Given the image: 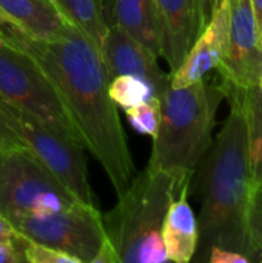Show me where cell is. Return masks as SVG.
<instances>
[{
    "instance_id": "cell-26",
    "label": "cell",
    "mask_w": 262,
    "mask_h": 263,
    "mask_svg": "<svg viewBox=\"0 0 262 263\" xmlns=\"http://www.w3.org/2000/svg\"><path fill=\"white\" fill-rule=\"evenodd\" d=\"M250 5H252V9H253L256 23L259 26V31H261L262 35V0H250Z\"/></svg>"
},
{
    "instance_id": "cell-4",
    "label": "cell",
    "mask_w": 262,
    "mask_h": 263,
    "mask_svg": "<svg viewBox=\"0 0 262 263\" xmlns=\"http://www.w3.org/2000/svg\"><path fill=\"white\" fill-rule=\"evenodd\" d=\"M224 99L221 83L205 77L184 88L168 85L161 97V122L147 168L193 174L213 142Z\"/></svg>"
},
{
    "instance_id": "cell-19",
    "label": "cell",
    "mask_w": 262,
    "mask_h": 263,
    "mask_svg": "<svg viewBox=\"0 0 262 263\" xmlns=\"http://www.w3.org/2000/svg\"><path fill=\"white\" fill-rule=\"evenodd\" d=\"M128 123L141 134L154 137L161 122V100L153 99L125 109Z\"/></svg>"
},
{
    "instance_id": "cell-20",
    "label": "cell",
    "mask_w": 262,
    "mask_h": 263,
    "mask_svg": "<svg viewBox=\"0 0 262 263\" xmlns=\"http://www.w3.org/2000/svg\"><path fill=\"white\" fill-rule=\"evenodd\" d=\"M17 243L23 253L25 262L28 263H79L77 259H74L73 256L62 253L59 250H54L51 247L37 243L25 237L23 234H19Z\"/></svg>"
},
{
    "instance_id": "cell-11",
    "label": "cell",
    "mask_w": 262,
    "mask_h": 263,
    "mask_svg": "<svg viewBox=\"0 0 262 263\" xmlns=\"http://www.w3.org/2000/svg\"><path fill=\"white\" fill-rule=\"evenodd\" d=\"M232 0H216L204 29L196 37L182 63L170 72V85L173 88L188 86L204 79L212 69H218L222 63L230 32Z\"/></svg>"
},
{
    "instance_id": "cell-5",
    "label": "cell",
    "mask_w": 262,
    "mask_h": 263,
    "mask_svg": "<svg viewBox=\"0 0 262 263\" xmlns=\"http://www.w3.org/2000/svg\"><path fill=\"white\" fill-rule=\"evenodd\" d=\"M79 203L26 146L0 148V213L5 217L51 214Z\"/></svg>"
},
{
    "instance_id": "cell-28",
    "label": "cell",
    "mask_w": 262,
    "mask_h": 263,
    "mask_svg": "<svg viewBox=\"0 0 262 263\" xmlns=\"http://www.w3.org/2000/svg\"><path fill=\"white\" fill-rule=\"evenodd\" d=\"M2 46H3V35H0V49H2Z\"/></svg>"
},
{
    "instance_id": "cell-27",
    "label": "cell",
    "mask_w": 262,
    "mask_h": 263,
    "mask_svg": "<svg viewBox=\"0 0 262 263\" xmlns=\"http://www.w3.org/2000/svg\"><path fill=\"white\" fill-rule=\"evenodd\" d=\"M0 25H2V26H3V25H11L9 18H8V17H6V15L2 12V11H0Z\"/></svg>"
},
{
    "instance_id": "cell-29",
    "label": "cell",
    "mask_w": 262,
    "mask_h": 263,
    "mask_svg": "<svg viewBox=\"0 0 262 263\" xmlns=\"http://www.w3.org/2000/svg\"><path fill=\"white\" fill-rule=\"evenodd\" d=\"M259 88H261V91H262V74H261V80H259V85H258Z\"/></svg>"
},
{
    "instance_id": "cell-9",
    "label": "cell",
    "mask_w": 262,
    "mask_h": 263,
    "mask_svg": "<svg viewBox=\"0 0 262 263\" xmlns=\"http://www.w3.org/2000/svg\"><path fill=\"white\" fill-rule=\"evenodd\" d=\"M221 83L258 86L262 74V35L250 0H232L229 46L218 68Z\"/></svg>"
},
{
    "instance_id": "cell-12",
    "label": "cell",
    "mask_w": 262,
    "mask_h": 263,
    "mask_svg": "<svg viewBox=\"0 0 262 263\" xmlns=\"http://www.w3.org/2000/svg\"><path fill=\"white\" fill-rule=\"evenodd\" d=\"M100 55L110 79L117 76H136L145 79L153 85L159 99L170 85V74L161 69L158 57L114 25H108Z\"/></svg>"
},
{
    "instance_id": "cell-6",
    "label": "cell",
    "mask_w": 262,
    "mask_h": 263,
    "mask_svg": "<svg viewBox=\"0 0 262 263\" xmlns=\"http://www.w3.org/2000/svg\"><path fill=\"white\" fill-rule=\"evenodd\" d=\"M0 112L20 142L79 202L96 206L82 143L2 99Z\"/></svg>"
},
{
    "instance_id": "cell-16",
    "label": "cell",
    "mask_w": 262,
    "mask_h": 263,
    "mask_svg": "<svg viewBox=\"0 0 262 263\" xmlns=\"http://www.w3.org/2000/svg\"><path fill=\"white\" fill-rule=\"evenodd\" d=\"M221 83V82H219ZM225 99L235 103L247 126V153L253 185L262 188V91L259 86L236 88L221 83Z\"/></svg>"
},
{
    "instance_id": "cell-21",
    "label": "cell",
    "mask_w": 262,
    "mask_h": 263,
    "mask_svg": "<svg viewBox=\"0 0 262 263\" xmlns=\"http://www.w3.org/2000/svg\"><path fill=\"white\" fill-rule=\"evenodd\" d=\"M247 231L253 250V262H262V188L255 186L247 211Z\"/></svg>"
},
{
    "instance_id": "cell-24",
    "label": "cell",
    "mask_w": 262,
    "mask_h": 263,
    "mask_svg": "<svg viewBox=\"0 0 262 263\" xmlns=\"http://www.w3.org/2000/svg\"><path fill=\"white\" fill-rule=\"evenodd\" d=\"M9 146H25L20 139L11 131L5 119L2 117L0 112V148H9Z\"/></svg>"
},
{
    "instance_id": "cell-18",
    "label": "cell",
    "mask_w": 262,
    "mask_h": 263,
    "mask_svg": "<svg viewBox=\"0 0 262 263\" xmlns=\"http://www.w3.org/2000/svg\"><path fill=\"white\" fill-rule=\"evenodd\" d=\"M108 96L116 106H120L124 109L153 99H159L153 85L148 83L145 79L136 76H117L110 79Z\"/></svg>"
},
{
    "instance_id": "cell-8",
    "label": "cell",
    "mask_w": 262,
    "mask_h": 263,
    "mask_svg": "<svg viewBox=\"0 0 262 263\" xmlns=\"http://www.w3.org/2000/svg\"><path fill=\"white\" fill-rule=\"evenodd\" d=\"M9 222L25 237L66 253L79 263H94L108 242L102 214L93 205L79 203L51 214L14 216Z\"/></svg>"
},
{
    "instance_id": "cell-25",
    "label": "cell",
    "mask_w": 262,
    "mask_h": 263,
    "mask_svg": "<svg viewBox=\"0 0 262 263\" xmlns=\"http://www.w3.org/2000/svg\"><path fill=\"white\" fill-rule=\"evenodd\" d=\"M17 237H19V231L9 222V219L0 213V240H15Z\"/></svg>"
},
{
    "instance_id": "cell-23",
    "label": "cell",
    "mask_w": 262,
    "mask_h": 263,
    "mask_svg": "<svg viewBox=\"0 0 262 263\" xmlns=\"http://www.w3.org/2000/svg\"><path fill=\"white\" fill-rule=\"evenodd\" d=\"M0 263H26L23 253L17 243V239L0 240Z\"/></svg>"
},
{
    "instance_id": "cell-3",
    "label": "cell",
    "mask_w": 262,
    "mask_h": 263,
    "mask_svg": "<svg viewBox=\"0 0 262 263\" xmlns=\"http://www.w3.org/2000/svg\"><path fill=\"white\" fill-rule=\"evenodd\" d=\"M191 179L193 174L145 168L117 196V205L102 219L119 263L168 262L162 225L171 202L191 186Z\"/></svg>"
},
{
    "instance_id": "cell-2",
    "label": "cell",
    "mask_w": 262,
    "mask_h": 263,
    "mask_svg": "<svg viewBox=\"0 0 262 263\" xmlns=\"http://www.w3.org/2000/svg\"><path fill=\"white\" fill-rule=\"evenodd\" d=\"M193 177L201 196L199 240L193 260L207 262L210 250L219 247L242 253L253 262L247 211L255 185L249 165L247 126L235 103H230V114Z\"/></svg>"
},
{
    "instance_id": "cell-15",
    "label": "cell",
    "mask_w": 262,
    "mask_h": 263,
    "mask_svg": "<svg viewBox=\"0 0 262 263\" xmlns=\"http://www.w3.org/2000/svg\"><path fill=\"white\" fill-rule=\"evenodd\" d=\"M0 11L11 25L39 40L57 39L68 26L53 0H0Z\"/></svg>"
},
{
    "instance_id": "cell-10",
    "label": "cell",
    "mask_w": 262,
    "mask_h": 263,
    "mask_svg": "<svg viewBox=\"0 0 262 263\" xmlns=\"http://www.w3.org/2000/svg\"><path fill=\"white\" fill-rule=\"evenodd\" d=\"M216 0H154L161 29V55L174 71L204 29Z\"/></svg>"
},
{
    "instance_id": "cell-13",
    "label": "cell",
    "mask_w": 262,
    "mask_h": 263,
    "mask_svg": "<svg viewBox=\"0 0 262 263\" xmlns=\"http://www.w3.org/2000/svg\"><path fill=\"white\" fill-rule=\"evenodd\" d=\"M107 25H114L161 57V29L154 0H103Z\"/></svg>"
},
{
    "instance_id": "cell-14",
    "label": "cell",
    "mask_w": 262,
    "mask_h": 263,
    "mask_svg": "<svg viewBox=\"0 0 262 263\" xmlns=\"http://www.w3.org/2000/svg\"><path fill=\"white\" fill-rule=\"evenodd\" d=\"M188 193L190 186L184 188L171 202L162 225V240L168 262H191L198 250V217L188 203Z\"/></svg>"
},
{
    "instance_id": "cell-1",
    "label": "cell",
    "mask_w": 262,
    "mask_h": 263,
    "mask_svg": "<svg viewBox=\"0 0 262 263\" xmlns=\"http://www.w3.org/2000/svg\"><path fill=\"white\" fill-rule=\"evenodd\" d=\"M2 28L3 39L25 51L53 83L82 146L120 196L131 182L133 160L99 48L71 23L53 40L32 39L14 25Z\"/></svg>"
},
{
    "instance_id": "cell-7",
    "label": "cell",
    "mask_w": 262,
    "mask_h": 263,
    "mask_svg": "<svg viewBox=\"0 0 262 263\" xmlns=\"http://www.w3.org/2000/svg\"><path fill=\"white\" fill-rule=\"evenodd\" d=\"M0 99L80 143L53 83L25 51L5 39L0 49Z\"/></svg>"
},
{
    "instance_id": "cell-22",
    "label": "cell",
    "mask_w": 262,
    "mask_h": 263,
    "mask_svg": "<svg viewBox=\"0 0 262 263\" xmlns=\"http://www.w3.org/2000/svg\"><path fill=\"white\" fill-rule=\"evenodd\" d=\"M207 262L210 263H252V260L242 254V253H236L232 250H225V248H219V247H213L207 256Z\"/></svg>"
},
{
    "instance_id": "cell-17",
    "label": "cell",
    "mask_w": 262,
    "mask_h": 263,
    "mask_svg": "<svg viewBox=\"0 0 262 263\" xmlns=\"http://www.w3.org/2000/svg\"><path fill=\"white\" fill-rule=\"evenodd\" d=\"M68 23L77 26L100 51L108 25L103 0H53Z\"/></svg>"
}]
</instances>
